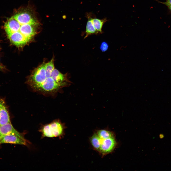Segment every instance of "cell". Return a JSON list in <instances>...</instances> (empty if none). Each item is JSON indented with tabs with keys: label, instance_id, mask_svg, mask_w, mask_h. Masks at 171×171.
<instances>
[{
	"label": "cell",
	"instance_id": "obj_10",
	"mask_svg": "<svg viewBox=\"0 0 171 171\" xmlns=\"http://www.w3.org/2000/svg\"><path fill=\"white\" fill-rule=\"evenodd\" d=\"M35 25L30 24H26L21 25L19 31L25 38L29 40L36 34V31L34 26Z\"/></svg>",
	"mask_w": 171,
	"mask_h": 171
},
{
	"label": "cell",
	"instance_id": "obj_8",
	"mask_svg": "<svg viewBox=\"0 0 171 171\" xmlns=\"http://www.w3.org/2000/svg\"><path fill=\"white\" fill-rule=\"evenodd\" d=\"M0 131L3 136L6 135H12L25 139L23 135L17 131L13 127L11 123L0 126Z\"/></svg>",
	"mask_w": 171,
	"mask_h": 171
},
{
	"label": "cell",
	"instance_id": "obj_15",
	"mask_svg": "<svg viewBox=\"0 0 171 171\" xmlns=\"http://www.w3.org/2000/svg\"><path fill=\"white\" fill-rule=\"evenodd\" d=\"M54 58L52 59L48 63H45V70L46 75H51L52 72L54 69Z\"/></svg>",
	"mask_w": 171,
	"mask_h": 171
},
{
	"label": "cell",
	"instance_id": "obj_18",
	"mask_svg": "<svg viewBox=\"0 0 171 171\" xmlns=\"http://www.w3.org/2000/svg\"><path fill=\"white\" fill-rule=\"evenodd\" d=\"M159 136L160 138V139H162L164 137V135L162 133H161L160 134Z\"/></svg>",
	"mask_w": 171,
	"mask_h": 171
},
{
	"label": "cell",
	"instance_id": "obj_14",
	"mask_svg": "<svg viewBox=\"0 0 171 171\" xmlns=\"http://www.w3.org/2000/svg\"><path fill=\"white\" fill-rule=\"evenodd\" d=\"M97 134L102 140L107 139L114 136L112 132L105 130H98Z\"/></svg>",
	"mask_w": 171,
	"mask_h": 171
},
{
	"label": "cell",
	"instance_id": "obj_13",
	"mask_svg": "<svg viewBox=\"0 0 171 171\" xmlns=\"http://www.w3.org/2000/svg\"><path fill=\"white\" fill-rule=\"evenodd\" d=\"M90 140L91 144L95 149L99 151L102 139L97 134H94L90 138Z\"/></svg>",
	"mask_w": 171,
	"mask_h": 171
},
{
	"label": "cell",
	"instance_id": "obj_3",
	"mask_svg": "<svg viewBox=\"0 0 171 171\" xmlns=\"http://www.w3.org/2000/svg\"><path fill=\"white\" fill-rule=\"evenodd\" d=\"M7 36L11 43L18 47H23L30 41L19 31L12 33Z\"/></svg>",
	"mask_w": 171,
	"mask_h": 171
},
{
	"label": "cell",
	"instance_id": "obj_11",
	"mask_svg": "<svg viewBox=\"0 0 171 171\" xmlns=\"http://www.w3.org/2000/svg\"><path fill=\"white\" fill-rule=\"evenodd\" d=\"M87 16L88 19L86 30V35L84 38L91 34L99 33L93 25L91 20L92 18L89 15L87 14Z\"/></svg>",
	"mask_w": 171,
	"mask_h": 171
},
{
	"label": "cell",
	"instance_id": "obj_9",
	"mask_svg": "<svg viewBox=\"0 0 171 171\" xmlns=\"http://www.w3.org/2000/svg\"><path fill=\"white\" fill-rule=\"evenodd\" d=\"M3 143L25 145L27 144V141L25 139L21 138L16 136L7 135L3 136L0 141V144Z\"/></svg>",
	"mask_w": 171,
	"mask_h": 171
},
{
	"label": "cell",
	"instance_id": "obj_1",
	"mask_svg": "<svg viewBox=\"0 0 171 171\" xmlns=\"http://www.w3.org/2000/svg\"><path fill=\"white\" fill-rule=\"evenodd\" d=\"M71 82L66 74H63L55 69L52 72L51 76H46L45 69L38 76L27 81V83L33 89L45 93L57 92L68 86Z\"/></svg>",
	"mask_w": 171,
	"mask_h": 171
},
{
	"label": "cell",
	"instance_id": "obj_20",
	"mask_svg": "<svg viewBox=\"0 0 171 171\" xmlns=\"http://www.w3.org/2000/svg\"><path fill=\"white\" fill-rule=\"evenodd\" d=\"M169 9L171 11V6H167Z\"/></svg>",
	"mask_w": 171,
	"mask_h": 171
},
{
	"label": "cell",
	"instance_id": "obj_5",
	"mask_svg": "<svg viewBox=\"0 0 171 171\" xmlns=\"http://www.w3.org/2000/svg\"><path fill=\"white\" fill-rule=\"evenodd\" d=\"M116 142L114 136L101 140L99 151L102 154H108L111 152L114 148Z\"/></svg>",
	"mask_w": 171,
	"mask_h": 171
},
{
	"label": "cell",
	"instance_id": "obj_16",
	"mask_svg": "<svg viewBox=\"0 0 171 171\" xmlns=\"http://www.w3.org/2000/svg\"><path fill=\"white\" fill-rule=\"evenodd\" d=\"M108 46L107 44L105 42H103L101 44L100 49L102 52L106 51L108 48Z\"/></svg>",
	"mask_w": 171,
	"mask_h": 171
},
{
	"label": "cell",
	"instance_id": "obj_12",
	"mask_svg": "<svg viewBox=\"0 0 171 171\" xmlns=\"http://www.w3.org/2000/svg\"><path fill=\"white\" fill-rule=\"evenodd\" d=\"M91 20L94 26L98 33H102V27L106 21V19H100L96 18H92Z\"/></svg>",
	"mask_w": 171,
	"mask_h": 171
},
{
	"label": "cell",
	"instance_id": "obj_19",
	"mask_svg": "<svg viewBox=\"0 0 171 171\" xmlns=\"http://www.w3.org/2000/svg\"><path fill=\"white\" fill-rule=\"evenodd\" d=\"M3 137V136L1 134V133L0 132V141L2 139Z\"/></svg>",
	"mask_w": 171,
	"mask_h": 171
},
{
	"label": "cell",
	"instance_id": "obj_7",
	"mask_svg": "<svg viewBox=\"0 0 171 171\" xmlns=\"http://www.w3.org/2000/svg\"><path fill=\"white\" fill-rule=\"evenodd\" d=\"M21 25L13 16L5 23L4 28L8 35L13 33L19 31Z\"/></svg>",
	"mask_w": 171,
	"mask_h": 171
},
{
	"label": "cell",
	"instance_id": "obj_4",
	"mask_svg": "<svg viewBox=\"0 0 171 171\" xmlns=\"http://www.w3.org/2000/svg\"><path fill=\"white\" fill-rule=\"evenodd\" d=\"M13 16L21 25L30 24L36 25L38 24L37 21L32 15L27 12L19 13Z\"/></svg>",
	"mask_w": 171,
	"mask_h": 171
},
{
	"label": "cell",
	"instance_id": "obj_17",
	"mask_svg": "<svg viewBox=\"0 0 171 171\" xmlns=\"http://www.w3.org/2000/svg\"><path fill=\"white\" fill-rule=\"evenodd\" d=\"M160 2L167 6H171V0H166L165 2Z\"/></svg>",
	"mask_w": 171,
	"mask_h": 171
},
{
	"label": "cell",
	"instance_id": "obj_6",
	"mask_svg": "<svg viewBox=\"0 0 171 171\" xmlns=\"http://www.w3.org/2000/svg\"><path fill=\"white\" fill-rule=\"evenodd\" d=\"M10 123V116L5 101L0 98V126Z\"/></svg>",
	"mask_w": 171,
	"mask_h": 171
},
{
	"label": "cell",
	"instance_id": "obj_2",
	"mask_svg": "<svg viewBox=\"0 0 171 171\" xmlns=\"http://www.w3.org/2000/svg\"><path fill=\"white\" fill-rule=\"evenodd\" d=\"M63 131L62 124L59 121H56L44 126L42 132L43 136L52 138L61 135Z\"/></svg>",
	"mask_w": 171,
	"mask_h": 171
}]
</instances>
